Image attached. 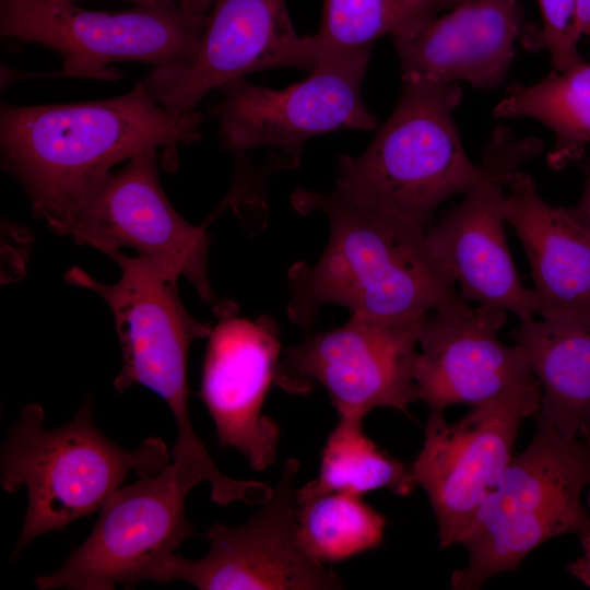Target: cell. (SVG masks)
Here are the masks:
<instances>
[{"instance_id":"26","label":"cell","mask_w":590,"mask_h":590,"mask_svg":"<svg viewBox=\"0 0 590 590\" xmlns=\"http://www.w3.org/2000/svg\"><path fill=\"white\" fill-rule=\"evenodd\" d=\"M578 539L583 554L570 562L566 566V570L569 575L590 589V532Z\"/></svg>"},{"instance_id":"11","label":"cell","mask_w":590,"mask_h":590,"mask_svg":"<svg viewBox=\"0 0 590 590\" xmlns=\"http://www.w3.org/2000/svg\"><path fill=\"white\" fill-rule=\"evenodd\" d=\"M542 151L534 138L518 139L499 126L482 154L484 175L462 200L425 229L428 245L465 302L496 307L526 321L538 314L510 256L504 203L509 175Z\"/></svg>"},{"instance_id":"8","label":"cell","mask_w":590,"mask_h":590,"mask_svg":"<svg viewBox=\"0 0 590 590\" xmlns=\"http://www.w3.org/2000/svg\"><path fill=\"white\" fill-rule=\"evenodd\" d=\"M540 399V384L531 375L471 406L453 424L444 412H429L423 446L409 470L413 484L427 494L440 548L459 543L514 458L520 425L535 414Z\"/></svg>"},{"instance_id":"6","label":"cell","mask_w":590,"mask_h":590,"mask_svg":"<svg viewBox=\"0 0 590 590\" xmlns=\"http://www.w3.org/2000/svg\"><path fill=\"white\" fill-rule=\"evenodd\" d=\"M590 487V446L568 439L536 420L530 445L514 456L486 496L458 544L469 554L453 571L451 587L475 590L489 578L517 569L539 545L565 534L590 532L581 502Z\"/></svg>"},{"instance_id":"25","label":"cell","mask_w":590,"mask_h":590,"mask_svg":"<svg viewBox=\"0 0 590 590\" xmlns=\"http://www.w3.org/2000/svg\"><path fill=\"white\" fill-rule=\"evenodd\" d=\"M539 5L541 25L526 22L519 38L521 46L532 52L545 49L556 71H566L585 61L575 30L576 0H539Z\"/></svg>"},{"instance_id":"22","label":"cell","mask_w":590,"mask_h":590,"mask_svg":"<svg viewBox=\"0 0 590 590\" xmlns=\"http://www.w3.org/2000/svg\"><path fill=\"white\" fill-rule=\"evenodd\" d=\"M458 0H323L319 30L309 36L315 69L371 49L385 35L405 34Z\"/></svg>"},{"instance_id":"28","label":"cell","mask_w":590,"mask_h":590,"mask_svg":"<svg viewBox=\"0 0 590 590\" xmlns=\"http://www.w3.org/2000/svg\"><path fill=\"white\" fill-rule=\"evenodd\" d=\"M575 30L579 37H590V0H576Z\"/></svg>"},{"instance_id":"1","label":"cell","mask_w":590,"mask_h":590,"mask_svg":"<svg viewBox=\"0 0 590 590\" xmlns=\"http://www.w3.org/2000/svg\"><path fill=\"white\" fill-rule=\"evenodd\" d=\"M203 122L197 110L160 105L142 81L107 99L1 105V163L23 186L34 214L58 234L115 165L151 150L196 143Z\"/></svg>"},{"instance_id":"16","label":"cell","mask_w":590,"mask_h":590,"mask_svg":"<svg viewBox=\"0 0 590 590\" xmlns=\"http://www.w3.org/2000/svg\"><path fill=\"white\" fill-rule=\"evenodd\" d=\"M217 322L208 337L200 398L222 447L240 452L253 471L278 457L280 426L262 406L280 364L281 342L275 320L237 316V306L214 308Z\"/></svg>"},{"instance_id":"9","label":"cell","mask_w":590,"mask_h":590,"mask_svg":"<svg viewBox=\"0 0 590 590\" xmlns=\"http://www.w3.org/2000/svg\"><path fill=\"white\" fill-rule=\"evenodd\" d=\"M58 234L107 256L132 248L169 282L178 285L185 278L203 302L214 300L208 274L210 236L169 202L158 179L155 150L101 178Z\"/></svg>"},{"instance_id":"3","label":"cell","mask_w":590,"mask_h":590,"mask_svg":"<svg viewBox=\"0 0 590 590\" xmlns=\"http://www.w3.org/2000/svg\"><path fill=\"white\" fill-rule=\"evenodd\" d=\"M109 257L121 269L117 282H99L79 268L69 270L66 279L98 293L113 312L122 352V366L113 386L123 392L142 385L167 403L177 425L173 462L209 483L212 500L226 503L236 496L240 482L216 468L194 432L188 409L189 349L196 339L208 338L212 328L188 312L178 285L149 261L121 251Z\"/></svg>"},{"instance_id":"31","label":"cell","mask_w":590,"mask_h":590,"mask_svg":"<svg viewBox=\"0 0 590 590\" xmlns=\"http://www.w3.org/2000/svg\"><path fill=\"white\" fill-rule=\"evenodd\" d=\"M583 440L590 446V435L586 438H583Z\"/></svg>"},{"instance_id":"13","label":"cell","mask_w":590,"mask_h":590,"mask_svg":"<svg viewBox=\"0 0 590 590\" xmlns=\"http://www.w3.org/2000/svg\"><path fill=\"white\" fill-rule=\"evenodd\" d=\"M299 461L290 458L271 497L248 521L208 528L209 552L199 559L170 554L150 580H180L201 590H337L344 586L303 547L297 531Z\"/></svg>"},{"instance_id":"15","label":"cell","mask_w":590,"mask_h":590,"mask_svg":"<svg viewBox=\"0 0 590 590\" xmlns=\"http://www.w3.org/2000/svg\"><path fill=\"white\" fill-rule=\"evenodd\" d=\"M312 71L309 36H299L286 0H215L194 57L154 68L142 81L163 107L186 113L214 88L257 71Z\"/></svg>"},{"instance_id":"17","label":"cell","mask_w":590,"mask_h":590,"mask_svg":"<svg viewBox=\"0 0 590 590\" xmlns=\"http://www.w3.org/2000/svg\"><path fill=\"white\" fill-rule=\"evenodd\" d=\"M507 314L468 305L426 315L413 377L417 401L429 412L456 404L479 405L533 375L523 350L504 344L498 337Z\"/></svg>"},{"instance_id":"2","label":"cell","mask_w":590,"mask_h":590,"mask_svg":"<svg viewBox=\"0 0 590 590\" xmlns=\"http://www.w3.org/2000/svg\"><path fill=\"white\" fill-rule=\"evenodd\" d=\"M292 203L302 214L322 213L327 246L315 264L288 271L290 320L309 331L323 305L386 319L426 316L469 305L433 253L425 229L387 209L357 203L335 189H298Z\"/></svg>"},{"instance_id":"7","label":"cell","mask_w":590,"mask_h":590,"mask_svg":"<svg viewBox=\"0 0 590 590\" xmlns=\"http://www.w3.org/2000/svg\"><path fill=\"white\" fill-rule=\"evenodd\" d=\"M208 14L184 9L177 0L106 12L51 0H0L2 38L35 43L62 57L59 74L117 80L116 61L154 68L190 61Z\"/></svg>"},{"instance_id":"10","label":"cell","mask_w":590,"mask_h":590,"mask_svg":"<svg viewBox=\"0 0 590 590\" xmlns=\"http://www.w3.org/2000/svg\"><path fill=\"white\" fill-rule=\"evenodd\" d=\"M425 317L351 314L344 324L284 350L275 382L291 393L319 382L339 417L364 420L377 408L410 415L417 401L413 368Z\"/></svg>"},{"instance_id":"12","label":"cell","mask_w":590,"mask_h":590,"mask_svg":"<svg viewBox=\"0 0 590 590\" xmlns=\"http://www.w3.org/2000/svg\"><path fill=\"white\" fill-rule=\"evenodd\" d=\"M199 482L176 463L117 488L99 508L87 539L55 573L39 576L40 590H113L150 580L153 570L189 536L188 493Z\"/></svg>"},{"instance_id":"5","label":"cell","mask_w":590,"mask_h":590,"mask_svg":"<svg viewBox=\"0 0 590 590\" xmlns=\"http://www.w3.org/2000/svg\"><path fill=\"white\" fill-rule=\"evenodd\" d=\"M39 404L26 405L3 444L1 486L13 493L24 486L27 509L11 559L35 538L62 530L102 507L130 472L139 477L158 473L169 451L157 437L126 449L95 426L92 403L85 401L67 424L47 429Z\"/></svg>"},{"instance_id":"14","label":"cell","mask_w":590,"mask_h":590,"mask_svg":"<svg viewBox=\"0 0 590 590\" xmlns=\"http://www.w3.org/2000/svg\"><path fill=\"white\" fill-rule=\"evenodd\" d=\"M370 52L321 64L284 90L253 85L245 78L225 84L212 108L223 146L234 152L274 148L297 164L305 142L314 137L374 130L378 119L361 96Z\"/></svg>"},{"instance_id":"29","label":"cell","mask_w":590,"mask_h":590,"mask_svg":"<svg viewBox=\"0 0 590 590\" xmlns=\"http://www.w3.org/2000/svg\"><path fill=\"white\" fill-rule=\"evenodd\" d=\"M215 0H177V2L186 10L204 14L212 8Z\"/></svg>"},{"instance_id":"23","label":"cell","mask_w":590,"mask_h":590,"mask_svg":"<svg viewBox=\"0 0 590 590\" xmlns=\"http://www.w3.org/2000/svg\"><path fill=\"white\" fill-rule=\"evenodd\" d=\"M363 421L339 417L322 448L318 476L297 488V499L332 492L362 496L381 488L406 496L416 487L409 465L382 451L364 433Z\"/></svg>"},{"instance_id":"18","label":"cell","mask_w":590,"mask_h":590,"mask_svg":"<svg viewBox=\"0 0 590 590\" xmlns=\"http://www.w3.org/2000/svg\"><path fill=\"white\" fill-rule=\"evenodd\" d=\"M520 0H458L421 26L393 37L401 76L500 86L524 28Z\"/></svg>"},{"instance_id":"4","label":"cell","mask_w":590,"mask_h":590,"mask_svg":"<svg viewBox=\"0 0 590 590\" xmlns=\"http://www.w3.org/2000/svg\"><path fill=\"white\" fill-rule=\"evenodd\" d=\"M399 101L370 145L341 155L334 189L368 206L393 211L426 229L440 204L484 175L467 155L452 111L459 82L405 79Z\"/></svg>"},{"instance_id":"30","label":"cell","mask_w":590,"mask_h":590,"mask_svg":"<svg viewBox=\"0 0 590 590\" xmlns=\"http://www.w3.org/2000/svg\"><path fill=\"white\" fill-rule=\"evenodd\" d=\"M51 1L61 2V3H74L76 0H51ZM126 1L132 2L135 5H154V4L166 2L168 0H126Z\"/></svg>"},{"instance_id":"27","label":"cell","mask_w":590,"mask_h":590,"mask_svg":"<svg viewBox=\"0 0 590 590\" xmlns=\"http://www.w3.org/2000/svg\"><path fill=\"white\" fill-rule=\"evenodd\" d=\"M568 209L583 226L590 229V161L586 166V182L582 196L575 206Z\"/></svg>"},{"instance_id":"24","label":"cell","mask_w":590,"mask_h":590,"mask_svg":"<svg viewBox=\"0 0 590 590\" xmlns=\"http://www.w3.org/2000/svg\"><path fill=\"white\" fill-rule=\"evenodd\" d=\"M298 538L320 563L345 560L380 545L386 518L361 495L332 492L296 498Z\"/></svg>"},{"instance_id":"19","label":"cell","mask_w":590,"mask_h":590,"mask_svg":"<svg viewBox=\"0 0 590 590\" xmlns=\"http://www.w3.org/2000/svg\"><path fill=\"white\" fill-rule=\"evenodd\" d=\"M504 213L528 258L540 318L590 320V229L520 169L507 179Z\"/></svg>"},{"instance_id":"21","label":"cell","mask_w":590,"mask_h":590,"mask_svg":"<svg viewBox=\"0 0 590 590\" xmlns=\"http://www.w3.org/2000/svg\"><path fill=\"white\" fill-rule=\"evenodd\" d=\"M493 115L498 119L526 117L544 123L555 135L547 164L562 170L579 161L590 145V63L585 60L566 71L553 69L531 85H508Z\"/></svg>"},{"instance_id":"20","label":"cell","mask_w":590,"mask_h":590,"mask_svg":"<svg viewBox=\"0 0 590 590\" xmlns=\"http://www.w3.org/2000/svg\"><path fill=\"white\" fill-rule=\"evenodd\" d=\"M541 387L536 420L568 439L590 435V320L520 321L510 332Z\"/></svg>"}]
</instances>
